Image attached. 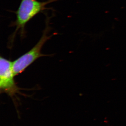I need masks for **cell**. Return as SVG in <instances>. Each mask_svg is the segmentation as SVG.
I'll list each match as a JSON object with an SVG mask.
<instances>
[{
  "label": "cell",
  "instance_id": "6da1fadb",
  "mask_svg": "<svg viewBox=\"0 0 126 126\" xmlns=\"http://www.w3.org/2000/svg\"><path fill=\"white\" fill-rule=\"evenodd\" d=\"M56 1L47 0L41 2L37 0H21L17 10L14 12L16 16V19L10 25L11 27H16L15 31L10 37L11 41H14L18 33H20L21 37H24L26 33V24L39 13L46 10H51L50 8L46 7V5Z\"/></svg>",
  "mask_w": 126,
  "mask_h": 126
},
{
  "label": "cell",
  "instance_id": "7a4b0ae2",
  "mask_svg": "<svg viewBox=\"0 0 126 126\" xmlns=\"http://www.w3.org/2000/svg\"><path fill=\"white\" fill-rule=\"evenodd\" d=\"M49 23V17L46 16L45 28L38 42L30 50L12 62V69L15 76L24 72L39 58L45 56V55L41 53L42 47L47 41L49 40L53 35L56 34V33L52 35L48 34L51 30Z\"/></svg>",
  "mask_w": 126,
  "mask_h": 126
},
{
  "label": "cell",
  "instance_id": "3957f363",
  "mask_svg": "<svg viewBox=\"0 0 126 126\" xmlns=\"http://www.w3.org/2000/svg\"><path fill=\"white\" fill-rule=\"evenodd\" d=\"M12 62L0 56V89L1 92L7 94L13 98L19 92L20 88L14 79Z\"/></svg>",
  "mask_w": 126,
  "mask_h": 126
}]
</instances>
